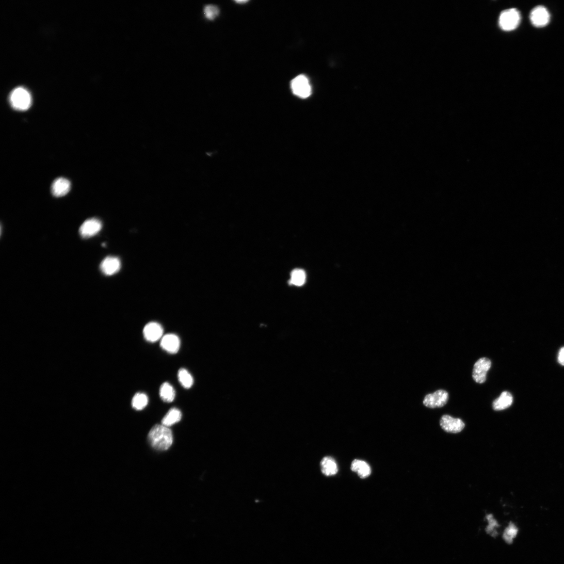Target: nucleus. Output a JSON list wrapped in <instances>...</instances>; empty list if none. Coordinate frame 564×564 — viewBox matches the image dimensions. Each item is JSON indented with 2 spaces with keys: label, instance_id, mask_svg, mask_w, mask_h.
<instances>
[{
  "label": "nucleus",
  "instance_id": "9d476101",
  "mask_svg": "<svg viewBox=\"0 0 564 564\" xmlns=\"http://www.w3.org/2000/svg\"><path fill=\"white\" fill-rule=\"evenodd\" d=\"M164 330L159 323L151 322L147 323L144 329L143 334L146 341L155 342L162 338Z\"/></svg>",
  "mask_w": 564,
  "mask_h": 564
},
{
  "label": "nucleus",
  "instance_id": "4be33fe9",
  "mask_svg": "<svg viewBox=\"0 0 564 564\" xmlns=\"http://www.w3.org/2000/svg\"><path fill=\"white\" fill-rule=\"evenodd\" d=\"M517 528L514 524H511L505 530L504 534L505 540L509 543L511 542L517 535Z\"/></svg>",
  "mask_w": 564,
  "mask_h": 564
},
{
  "label": "nucleus",
  "instance_id": "9b49d317",
  "mask_svg": "<svg viewBox=\"0 0 564 564\" xmlns=\"http://www.w3.org/2000/svg\"><path fill=\"white\" fill-rule=\"evenodd\" d=\"M121 261L115 257H108L101 262L100 270L105 275L111 276L118 273L121 269Z\"/></svg>",
  "mask_w": 564,
  "mask_h": 564
},
{
  "label": "nucleus",
  "instance_id": "2eb2a0df",
  "mask_svg": "<svg viewBox=\"0 0 564 564\" xmlns=\"http://www.w3.org/2000/svg\"><path fill=\"white\" fill-rule=\"evenodd\" d=\"M351 470L356 472L358 476L362 479H365L370 476L371 474V468L366 462L360 460H355L352 462Z\"/></svg>",
  "mask_w": 564,
  "mask_h": 564
},
{
  "label": "nucleus",
  "instance_id": "4468645a",
  "mask_svg": "<svg viewBox=\"0 0 564 564\" xmlns=\"http://www.w3.org/2000/svg\"><path fill=\"white\" fill-rule=\"evenodd\" d=\"M513 403V397L510 392L504 391L500 396L495 399L493 403V408L495 411H501L508 409Z\"/></svg>",
  "mask_w": 564,
  "mask_h": 564
},
{
  "label": "nucleus",
  "instance_id": "b1692460",
  "mask_svg": "<svg viewBox=\"0 0 564 564\" xmlns=\"http://www.w3.org/2000/svg\"><path fill=\"white\" fill-rule=\"evenodd\" d=\"M558 361L561 365L564 366V347L562 348L559 352Z\"/></svg>",
  "mask_w": 564,
  "mask_h": 564
},
{
  "label": "nucleus",
  "instance_id": "412c9836",
  "mask_svg": "<svg viewBox=\"0 0 564 564\" xmlns=\"http://www.w3.org/2000/svg\"><path fill=\"white\" fill-rule=\"evenodd\" d=\"M306 274L302 269H295L292 271L290 283L297 287H301L306 281Z\"/></svg>",
  "mask_w": 564,
  "mask_h": 564
},
{
  "label": "nucleus",
  "instance_id": "393cba45",
  "mask_svg": "<svg viewBox=\"0 0 564 564\" xmlns=\"http://www.w3.org/2000/svg\"><path fill=\"white\" fill-rule=\"evenodd\" d=\"M236 2L237 3H239L240 4H242L247 3L248 1H236Z\"/></svg>",
  "mask_w": 564,
  "mask_h": 564
},
{
  "label": "nucleus",
  "instance_id": "1a4fd4ad",
  "mask_svg": "<svg viewBox=\"0 0 564 564\" xmlns=\"http://www.w3.org/2000/svg\"><path fill=\"white\" fill-rule=\"evenodd\" d=\"M102 228V223L97 219L93 218L85 221L79 230L81 237L88 239L97 234Z\"/></svg>",
  "mask_w": 564,
  "mask_h": 564
},
{
  "label": "nucleus",
  "instance_id": "5701e85b",
  "mask_svg": "<svg viewBox=\"0 0 564 564\" xmlns=\"http://www.w3.org/2000/svg\"><path fill=\"white\" fill-rule=\"evenodd\" d=\"M206 16L209 19H213L219 16L220 11L218 8L214 5H207L205 10Z\"/></svg>",
  "mask_w": 564,
  "mask_h": 564
},
{
  "label": "nucleus",
  "instance_id": "6e6552de",
  "mask_svg": "<svg viewBox=\"0 0 564 564\" xmlns=\"http://www.w3.org/2000/svg\"><path fill=\"white\" fill-rule=\"evenodd\" d=\"M531 20L533 26L541 28L548 24L550 20L549 13L544 6H536L531 12Z\"/></svg>",
  "mask_w": 564,
  "mask_h": 564
},
{
  "label": "nucleus",
  "instance_id": "423d86ee",
  "mask_svg": "<svg viewBox=\"0 0 564 564\" xmlns=\"http://www.w3.org/2000/svg\"><path fill=\"white\" fill-rule=\"evenodd\" d=\"M449 399L448 393L444 390H438L425 396L423 404L429 408L435 409L443 407Z\"/></svg>",
  "mask_w": 564,
  "mask_h": 564
},
{
  "label": "nucleus",
  "instance_id": "f257e3e1",
  "mask_svg": "<svg viewBox=\"0 0 564 564\" xmlns=\"http://www.w3.org/2000/svg\"><path fill=\"white\" fill-rule=\"evenodd\" d=\"M148 440L155 450L164 451L169 449L173 442L172 432L163 425L154 426L148 435Z\"/></svg>",
  "mask_w": 564,
  "mask_h": 564
},
{
  "label": "nucleus",
  "instance_id": "f3484780",
  "mask_svg": "<svg viewBox=\"0 0 564 564\" xmlns=\"http://www.w3.org/2000/svg\"><path fill=\"white\" fill-rule=\"evenodd\" d=\"M182 418L181 411L177 408L170 410L166 415L163 418L161 424L166 427L171 426L179 422Z\"/></svg>",
  "mask_w": 564,
  "mask_h": 564
},
{
  "label": "nucleus",
  "instance_id": "6ab92c4d",
  "mask_svg": "<svg viewBox=\"0 0 564 564\" xmlns=\"http://www.w3.org/2000/svg\"><path fill=\"white\" fill-rule=\"evenodd\" d=\"M179 382L186 389L191 388L193 384V378L190 372L185 369H181L178 372Z\"/></svg>",
  "mask_w": 564,
  "mask_h": 564
},
{
  "label": "nucleus",
  "instance_id": "0eeeda50",
  "mask_svg": "<svg viewBox=\"0 0 564 564\" xmlns=\"http://www.w3.org/2000/svg\"><path fill=\"white\" fill-rule=\"evenodd\" d=\"M440 424L443 430L448 433H458L463 431L465 424L460 419L444 415L441 417Z\"/></svg>",
  "mask_w": 564,
  "mask_h": 564
},
{
  "label": "nucleus",
  "instance_id": "ddd939ff",
  "mask_svg": "<svg viewBox=\"0 0 564 564\" xmlns=\"http://www.w3.org/2000/svg\"><path fill=\"white\" fill-rule=\"evenodd\" d=\"M71 182L64 178H59L54 180L51 186V192L54 196L61 197L65 195L70 192Z\"/></svg>",
  "mask_w": 564,
  "mask_h": 564
},
{
  "label": "nucleus",
  "instance_id": "39448f33",
  "mask_svg": "<svg viewBox=\"0 0 564 564\" xmlns=\"http://www.w3.org/2000/svg\"><path fill=\"white\" fill-rule=\"evenodd\" d=\"M492 362L490 359L483 357L479 359L473 366L472 377L474 381L478 384H483L486 380L487 373L491 368Z\"/></svg>",
  "mask_w": 564,
  "mask_h": 564
},
{
  "label": "nucleus",
  "instance_id": "a211bd4d",
  "mask_svg": "<svg viewBox=\"0 0 564 564\" xmlns=\"http://www.w3.org/2000/svg\"><path fill=\"white\" fill-rule=\"evenodd\" d=\"M160 395L163 402L172 403L175 398L176 392L171 384L165 383L160 387Z\"/></svg>",
  "mask_w": 564,
  "mask_h": 564
},
{
  "label": "nucleus",
  "instance_id": "f8f14e48",
  "mask_svg": "<svg viewBox=\"0 0 564 564\" xmlns=\"http://www.w3.org/2000/svg\"><path fill=\"white\" fill-rule=\"evenodd\" d=\"M161 348L170 353L176 354L180 347V341L179 337L174 334H168L162 337L161 341Z\"/></svg>",
  "mask_w": 564,
  "mask_h": 564
},
{
  "label": "nucleus",
  "instance_id": "f03ea898",
  "mask_svg": "<svg viewBox=\"0 0 564 564\" xmlns=\"http://www.w3.org/2000/svg\"><path fill=\"white\" fill-rule=\"evenodd\" d=\"M10 103L15 110L20 111L28 110L32 103L31 95L25 88H16L11 95Z\"/></svg>",
  "mask_w": 564,
  "mask_h": 564
},
{
  "label": "nucleus",
  "instance_id": "aec40b11",
  "mask_svg": "<svg viewBox=\"0 0 564 564\" xmlns=\"http://www.w3.org/2000/svg\"><path fill=\"white\" fill-rule=\"evenodd\" d=\"M148 403L146 395L144 393H136L132 400V406L136 410L144 409Z\"/></svg>",
  "mask_w": 564,
  "mask_h": 564
},
{
  "label": "nucleus",
  "instance_id": "7ed1b4c3",
  "mask_svg": "<svg viewBox=\"0 0 564 564\" xmlns=\"http://www.w3.org/2000/svg\"><path fill=\"white\" fill-rule=\"evenodd\" d=\"M520 20V14L517 10L508 9L500 14L499 25L502 30L512 31L517 28Z\"/></svg>",
  "mask_w": 564,
  "mask_h": 564
},
{
  "label": "nucleus",
  "instance_id": "20e7f679",
  "mask_svg": "<svg viewBox=\"0 0 564 564\" xmlns=\"http://www.w3.org/2000/svg\"><path fill=\"white\" fill-rule=\"evenodd\" d=\"M290 87L292 92L296 97L303 99L308 98L311 94L309 80L304 75H300L292 80Z\"/></svg>",
  "mask_w": 564,
  "mask_h": 564
},
{
  "label": "nucleus",
  "instance_id": "dca6fc26",
  "mask_svg": "<svg viewBox=\"0 0 564 564\" xmlns=\"http://www.w3.org/2000/svg\"><path fill=\"white\" fill-rule=\"evenodd\" d=\"M322 472L326 476H332L336 474L338 471L337 465L335 460L330 457H325L321 462Z\"/></svg>",
  "mask_w": 564,
  "mask_h": 564
}]
</instances>
